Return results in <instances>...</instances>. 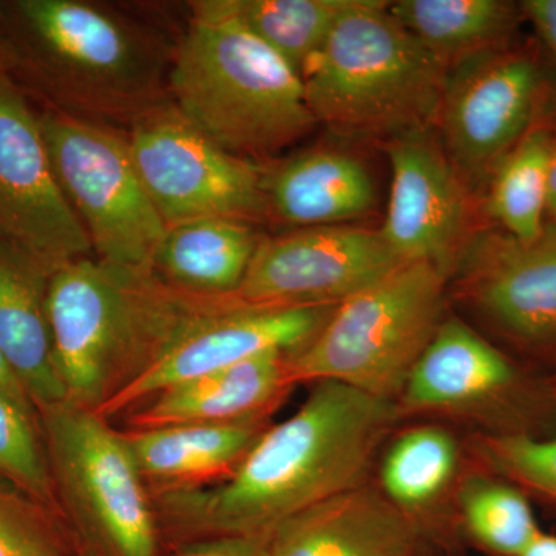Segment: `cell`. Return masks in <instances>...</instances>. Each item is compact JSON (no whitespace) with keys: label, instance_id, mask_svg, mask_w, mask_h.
<instances>
[{"label":"cell","instance_id":"obj_12","mask_svg":"<svg viewBox=\"0 0 556 556\" xmlns=\"http://www.w3.org/2000/svg\"><path fill=\"white\" fill-rule=\"evenodd\" d=\"M0 252L50 277L94 257L54 174L39 116L0 76Z\"/></svg>","mask_w":556,"mask_h":556},{"label":"cell","instance_id":"obj_19","mask_svg":"<svg viewBox=\"0 0 556 556\" xmlns=\"http://www.w3.org/2000/svg\"><path fill=\"white\" fill-rule=\"evenodd\" d=\"M268 419L179 424L123 431L150 495L225 481L268 428Z\"/></svg>","mask_w":556,"mask_h":556},{"label":"cell","instance_id":"obj_24","mask_svg":"<svg viewBox=\"0 0 556 556\" xmlns=\"http://www.w3.org/2000/svg\"><path fill=\"white\" fill-rule=\"evenodd\" d=\"M390 11L447 67L518 38L521 5L506 0H399Z\"/></svg>","mask_w":556,"mask_h":556},{"label":"cell","instance_id":"obj_32","mask_svg":"<svg viewBox=\"0 0 556 556\" xmlns=\"http://www.w3.org/2000/svg\"><path fill=\"white\" fill-rule=\"evenodd\" d=\"M519 5L556 70V0H525Z\"/></svg>","mask_w":556,"mask_h":556},{"label":"cell","instance_id":"obj_15","mask_svg":"<svg viewBox=\"0 0 556 556\" xmlns=\"http://www.w3.org/2000/svg\"><path fill=\"white\" fill-rule=\"evenodd\" d=\"M334 308H252L241 305L233 295L219 298L97 413L110 420L167 388L248 358L266 353H298L316 338Z\"/></svg>","mask_w":556,"mask_h":556},{"label":"cell","instance_id":"obj_37","mask_svg":"<svg viewBox=\"0 0 556 556\" xmlns=\"http://www.w3.org/2000/svg\"><path fill=\"white\" fill-rule=\"evenodd\" d=\"M3 67H5V50H3L2 35H0V76H2Z\"/></svg>","mask_w":556,"mask_h":556},{"label":"cell","instance_id":"obj_9","mask_svg":"<svg viewBox=\"0 0 556 556\" xmlns=\"http://www.w3.org/2000/svg\"><path fill=\"white\" fill-rule=\"evenodd\" d=\"M556 118V70L540 40L518 36L448 68L437 126L466 185H489L538 124Z\"/></svg>","mask_w":556,"mask_h":556},{"label":"cell","instance_id":"obj_38","mask_svg":"<svg viewBox=\"0 0 556 556\" xmlns=\"http://www.w3.org/2000/svg\"><path fill=\"white\" fill-rule=\"evenodd\" d=\"M552 386H554L555 396H556V368L551 371Z\"/></svg>","mask_w":556,"mask_h":556},{"label":"cell","instance_id":"obj_1","mask_svg":"<svg viewBox=\"0 0 556 556\" xmlns=\"http://www.w3.org/2000/svg\"><path fill=\"white\" fill-rule=\"evenodd\" d=\"M396 404L343 386L314 383L294 415L269 426L225 481L152 495L163 541L270 533L289 518L368 484Z\"/></svg>","mask_w":556,"mask_h":556},{"label":"cell","instance_id":"obj_22","mask_svg":"<svg viewBox=\"0 0 556 556\" xmlns=\"http://www.w3.org/2000/svg\"><path fill=\"white\" fill-rule=\"evenodd\" d=\"M49 278L0 252V351L36 412L67 401L47 316Z\"/></svg>","mask_w":556,"mask_h":556},{"label":"cell","instance_id":"obj_17","mask_svg":"<svg viewBox=\"0 0 556 556\" xmlns=\"http://www.w3.org/2000/svg\"><path fill=\"white\" fill-rule=\"evenodd\" d=\"M422 532L378 486H357L289 518L269 556H412Z\"/></svg>","mask_w":556,"mask_h":556},{"label":"cell","instance_id":"obj_8","mask_svg":"<svg viewBox=\"0 0 556 556\" xmlns=\"http://www.w3.org/2000/svg\"><path fill=\"white\" fill-rule=\"evenodd\" d=\"M399 417L473 420L478 433L551 438L556 396L551 372L493 345L457 317L439 325L396 399Z\"/></svg>","mask_w":556,"mask_h":556},{"label":"cell","instance_id":"obj_27","mask_svg":"<svg viewBox=\"0 0 556 556\" xmlns=\"http://www.w3.org/2000/svg\"><path fill=\"white\" fill-rule=\"evenodd\" d=\"M350 0H201L240 22L302 78Z\"/></svg>","mask_w":556,"mask_h":556},{"label":"cell","instance_id":"obj_10","mask_svg":"<svg viewBox=\"0 0 556 556\" xmlns=\"http://www.w3.org/2000/svg\"><path fill=\"white\" fill-rule=\"evenodd\" d=\"M54 174L93 255L121 268L152 269L167 226L139 177L124 135L58 110L39 116Z\"/></svg>","mask_w":556,"mask_h":556},{"label":"cell","instance_id":"obj_36","mask_svg":"<svg viewBox=\"0 0 556 556\" xmlns=\"http://www.w3.org/2000/svg\"><path fill=\"white\" fill-rule=\"evenodd\" d=\"M412 556H452L447 552L442 551L437 544L430 543L428 540H422V543L417 546Z\"/></svg>","mask_w":556,"mask_h":556},{"label":"cell","instance_id":"obj_18","mask_svg":"<svg viewBox=\"0 0 556 556\" xmlns=\"http://www.w3.org/2000/svg\"><path fill=\"white\" fill-rule=\"evenodd\" d=\"M289 354L266 353L167 388L130 409V430L268 419L291 393Z\"/></svg>","mask_w":556,"mask_h":556},{"label":"cell","instance_id":"obj_16","mask_svg":"<svg viewBox=\"0 0 556 556\" xmlns=\"http://www.w3.org/2000/svg\"><path fill=\"white\" fill-rule=\"evenodd\" d=\"M431 129L388 139L391 189L380 233L404 263L448 274L468 247L470 193Z\"/></svg>","mask_w":556,"mask_h":556},{"label":"cell","instance_id":"obj_11","mask_svg":"<svg viewBox=\"0 0 556 556\" xmlns=\"http://www.w3.org/2000/svg\"><path fill=\"white\" fill-rule=\"evenodd\" d=\"M139 177L167 228L206 218H269L265 172L190 124L172 102L139 116L124 135Z\"/></svg>","mask_w":556,"mask_h":556},{"label":"cell","instance_id":"obj_3","mask_svg":"<svg viewBox=\"0 0 556 556\" xmlns=\"http://www.w3.org/2000/svg\"><path fill=\"white\" fill-rule=\"evenodd\" d=\"M174 47L169 101L223 149L266 159L313 130L317 121L298 72L240 22L199 2Z\"/></svg>","mask_w":556,"mask_h":556},{"label":"cell","instance_id":"obj_31","mask_svg":"<svg viewBox=\"0 0 556 556\" xmlns=\"http://www.w3.org/2000/svg\"><path fill=\"white\" fill-rule=\"evenodd\" d=\"M270 533L193 541L175 547L169 556H269Z\"/></svg>","mask_w":556,"mask_h":556},{"label":"cell","instance_id":"obj_29","mask_svg":"<svg viewBox=\"0 0 556 556\" xmlns=\"http://www.w3.org/2000/svg\"><path fill=\"white\" fill-rule=\"evenodd\" d=\"M471 448L478 468L556 506V434L538 439L477 433Z\"/></svg>","mask_w":556,"mask_h":556},{"label":"cell","instance_id":"obj_5","mask_svg":"<svg viewBox=\"0 0 556 556\" xmlns=\"http://www.w3.org/2000/svg\"><path fill=\"white\" fill-rule=\"evenodd\" d=\"M16 20L58 102L94 123H134L169 102L172 53L123 13L90 0H20Z\"/></svg>","mask_w":556,"mask_h":556},{"label":"cell","instance_id":"obj_34","mask_svg":"<svg viewBox=\"0 0 556 556\" xmlns=\"http://www.w3.org/2000/svg\"><path fill=\"white\" fill-rule=\"evenodd\" d=\"M546 217L547 222L555 223L556 225V134L551 164H548Z\"/></svg>","mask_w":556,"mask_h":556},{"label":"cell","instance_id":"obj_4","mask_svg":"<svg viewBox=\"0 0 556 556\" xmlns=\"http://www.w3.org/2000/svg\"><path fill=\"white\" fill-rule=\"evenodd\" d=\"M447 73L390 2L350 0L302 79L317 123L390 139L437 126Z\"/></svg>","mask_w":556,"mask_h":556},{"label":"cell","instance_id":"obj_30","mask_svg":"<svg viewBox=\"0 0 556 556\" xmlns=\"http://www.w3.org/2000/svg\"><path fill=\"white\" fill-rule=\"evenodd\" d=\"M0 481V556H84L76 540L39 506Z\"/></svg>","mask_w":556,"mask_h":556},{"label":"cell","instance_id":"obj_25","mask_svg":"<svg viewBox=\"0 0 556 556\" xmlns=\"http://www.w3.org/2000/svg\"><path fill=\"white\" fill-rule=\"evenodd\" d=\"M555 134L556 118L538 124L501 161L486 185V215L515 239H536L546 226L548 164Z\"/></svg>","mask_w":556,"mask_h":556},{"label":"cell","instance_id":"obj_26","mask_svg":"<svg viewBox=\"0 0 556 556\" xmlns=\"http://www.w3.org/2000/svg\"><path fill=\"white\" fill-rule=\"evenodd\" d=\"M456 501L459 536L486 556H521L541 532L532 497L481 468L459 482Z\"/></svg>","mask_w":556,"mask_h":556},{"label":"cell","instance_id":"obj_33","mask_svg":"<svg viewBox=\"0 0 556 556\" xmlns=\"http://www.w3.org/2000/svg\"><path fill=\"white\" fill-rule=\"evenodd\" d=\"M0 393L13 399V401L17 402L22 407L36 412L35 404H33L25 388L22 387L20 379L14 375L13 369L10 368L9 362L3 357L2 351H0Z\"/></svg>","mask_w":556,"mask_h":556},{"label":"cell","instance_id":"obj_2","mask_svg":"<svg viewBox=\"0 0 556 556\" xmlns=\"http://www.w3.org/2000/svg\"><path fill=\"white\" fill-rule=\"evenodd\" d=\"M215 299L167 287L152 269L97 257L62 266L49 278L46 303L67 401L98 412Z\"/></svg>","mask_w":556,"mask_h":556},{"label":"cell","instance_id":"obj_14","mask_svg":"<svg viewBox=\"0 0 556 556\" xmlns=\"http://www.w3.org/2000/svg\"><path fill=\"white\" fill-rule=\"evenodd\" d=\"M402 263L380 230L299 228L260 241L233 298L252 308L338 306Z\"/></svg>","mask_w":556,"mask_h":556},{"label":"cell","instance_id":"obj_23","mask_svg":"<svg viewBox=\"0 0 556 556\" xmlns=\"http://www.w3.org/2000/svg\"><path fill=\"white\" fill-rule=\"evenodd\" d=\"M459 459L455 437L431 424L402 431L380 463V492L438 547L441 541L434 511L437 504L457 486Z\"/></svg>","mask_w":556,"mask_h":556},{"label":"cell","instance_id":"obj_21","mask_svg":"<svg viewBox=\"0 0 556 556\" xmlns=\"http://www.w3.org/2000/svg\"><path fill=\"white\" fill-rule=\"evenodd\" d=\"M262 240L255 225L241 219L182 223L167 228L150 268L186 294L226 298L239 291Z\"/></svg>","mask_w":556,"mask_h":556},{"label":"cell","instance_id":"obj_28","mask_svg":"<svg viewBox=\"0 0 556 556\" xmlns=\"http://www.w3.org/2000/svg\"><path fill=\"white\" fill-rule=\"evenodd\" d=\"M0 481L39 506L61 511L38 413L0 393Z\"/></svg>","mask_w":556,"mask_h":556},{"label":"cell","instance_id":"obj_13","mask_svg":"<svg viewBox=\"0 0 556 556\" xmlns=\"http://www.w3.org/2000/svg\"><path fill=\"white\" fill-rule=\"evenodd\" d=\"M459 263L464 295L508 353L543 371L555 369V223L530 241L501 229L477 233Z\"/></svg>","mask_w":556,"mask_h":556},{"label":"cell","instance_id":"obj_35","mask_svg":"<svg viewBox=\"0 0 556 556\" xmlns=\"http://www.w3.org/2000/svg\"><path fill=\"white\" fill-rule=\"evenodd\" d=\"M521 556H556V535L541 530Z\"/></svg>","mask_w":556,"mask_h":556},{"label":"cell","instance_id":"obj_6","mask_svg":"<svg viewBox=\"0 0 556 556\" xmlns=\"http://www.w3.org/2000/svg\"><path fill=\"white\" fill-rule=\"evenodd\" d=\"M447 274L402 263L332 309L316 338L289 354L292 386L331 380L396 402L444 320Z\"/></svg>","mask_w":556,"mask_h":556},{"label":"cell","instance_id":"obj_7","mask_svg":"<svg viewBox=\"0 0 556 556\" xmlns=\"http://www.w3.org/2000/svg\"><path fill=\"white\" fill-rule=\"evenodd\" d=\"M61 514L84 556H161L155 506L123 431L72 402L38 408Z\"/></svg>","mask_w":556,"mask_h":556},{"label":"cell","instance_id":"obj_20","mask_svg":"<svg viewBox=\"0 0 556 556\" xmlns=\"http://www.w3.org/2000/svg\"><path fill=\"white\" fill-rule=\"evenodd\" d=\"M269 218L295 228L345 225L376 206L378 190L365 164L343 150H306L265 174Z\"/></svg>","mask_w":556,"mask_h":556}]
</instances>
